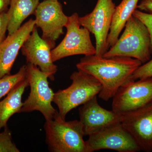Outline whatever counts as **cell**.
<instances>
[{
	"label": "cell",
	"instance_id": "obj_4",
	"mask_svg": "<svg viewBox=\"0 0 152 152\" xmlns=\"http://www.w3.org/2000/svg\"><path fill=\"white\" fill-rule=\"evenodd\" d=\"M70 79L72 84L67 88L55 93L53 100L64 119L73 109L97 96L102 88L100 83L94 77L82 71L74 72Z\"/></svg>",
	"mask_w": 152,
	"mask_h": 152
},
{
	"label": "cell",
	"instance_id": "obj_25",
	"mask_svg": "<svg viewBox=\"0 0 152 152\" xmlns=\"http://www.w3.org/2000/svg\"><path fill=\"white\" fill-rule=\"evenodd\" d=\"M44 1H58V0H44Z\"/></svg>",
	"mask_w": 152,
	"mask_h": 152
},
{
	"label": "cell",
	"instance_id": "obj_9",
	"mask_svg": "<svg viewBox=\"0 0 152 152\" xmlns=\"http://www.w3.org/2000/svg\"><path fill=\"white\" fill-rule=\"evenodd\" d=\"M35 26L42 31V37L50 46H56V42L64 34L68 17L63 12L62 6L58 1H44L39 4L35 11Z\"/></svg>",
	"mask_w": 152,
	"mask_h": 152
},
{
	"label": "cell",
	"instance_id": "obj_7",
	"mask_svg": "<svg viewBox=\"0 0 152 152\" xmlns=\"http://www.w3.org/2000/svg\"><path fill=\"white\" fill-rule=\"evenodd\" d=\"M116 6L113 0H98L89 14L79 17L80 24L94 36L96 54L103 56L109 50L107 39Z\"/></svg>",
	"mask_w": 152,
	"mask_h": 152
},
{
	"label": "cell",
	"instance_id": "obj_20",
	"mask_svg": "<svg viewBox=\"0 0 152 152\" xmlns=\"http://www.w3.org/2000/svg\"><path fill=\"white\" fill-rule=\"evenodd\" d=\"M152 77V59L142 64L131 76L129 80H137Z\"/></svg>",
	"mask_w": 152,
	"mask_h": 152
},
{
	"label": "cell",
	"instance_id": "obj_2",
	"mask_svg": "<svg viewBox=\"0 0 152 152\" xmlns=\"http://www.w3.org/2000/svg\"><path fill=\"white\" fill-rule=\"evenodd\" d=\"M122 34L104 55L106 58L129 57L145 64L151 60V37L146 26L132 15L125 25Z\"/></svg>",
	"mask_w": 152,
	"mask_h": 152
},
{
	"label": "cell",
	"instance_id": "obj_14",
	"mask_svg": "<svg viewBox=\"0 0 152 152\" xmlns=\"http://www.w3.org/2000/svg\"><path fill=\"white\" fill-rule=\"evenodd\" d=\"M35 26V20L30 19L0 44V78L10 74L19 51Z\"/></svg>",
	"mask_w": 152,
	"mask_h": 152
},
{
	"label": "cell",
	"instance_id": "obj_19",
	"mask_svg": "<svg viewBox=\"0 0 152 152\" xmlns=\"http://www.w3.org/2000/svg\"><path fill=\"white\" fill-rule=\"evenodd\" d=\"M15 144L13 141L12 134L7 126L4 130L0 132V152H20Z\"/></svg>",
	"mask_w": 152,
	"mask_h": 152
},
{
	"label": "cell",
	"instance_id": "obj_16",
	"mask_svg": "<svg viewBox=\"0 0 152 152\" xmlns=\"http://www.w3.org/2000/svg\"><path fill=\"white\" fill-rule=\"evenodd\" d=\"M139 0H122L116 6L107 39L109 48L113 45L119 37L129 18L137 9Z\"/></svg>",
	"mask_w": 152,
	"mask_h": 152
},
{
	"label": "cell",
	"instance_id": "obj_8",
	"mask_svg": "<svg viewBox=\"0 0 152 152\" xmlns=\"http://www.w3.org/2000/svg\"><path fill=\"white\" fill-rule=\"evenodd\" d=\"M112 110L122 115L142 107L152 101V77L129 80L113 98Z\"/></svg>",
	"mask_w": 152,
	"mask_h": 152
},
{
	"label": "cell",
	"instance_id": "obj_12",
	"mask_svg": "<svg viewBox=\"0 0 152 152\" xmlns=\"http://www.w3.org/2000/svg\"><path fill=\"white\" fill-rule=\"evenodd\" d=\"M79 113L85 136L91 135L121 123V115L101 107L97 96L82 105L79 108Z\"/></svg>",
	"mask_w": 152,
	"mask_h": 152
},
{
	"label": "cell",
	"instance_id": "obj_5",
	"mask_svg": "<svg viewBox=\"0 0 152 152\" xmlns=\"http://www.w3.org/2000/svg\"><path fill=\"white\" fill-rule=\"evenodd\" d=\"M26 77L30 87L27 99L23 102L20 113L38 111L42 114L46 121L54 119L58 111L52 105L55 93L49 86L50 74L42 72L37 66L27 63Z\"/></svg>",
	"mask_w": 152,
	"mask_h": 152
},
{
	"label": "cell",
	"instance_id": "obj_17",
	"mask_svg": "<svg viewBox=\"0 0 152 152\" xmlns=\"http://www.w3.org/2000/svg\"><path fill=\"white\" fill-rule=\"evenodd\" d=\"M40 0H11L7 12L8 35L16 31L28 17L34 14Z\"/></svg>",
	"mask_w": 152,
	"mask_h": 152
},
{
	"label": "cell",
	"instance_id": "obj_21",
	"mask_svg": "<svg viewBox=\"0 0 152 152\" xmlns=\"http://www.w3.org/2000/svg\"><path fill=\"white\" fill-rule=\"evenodd\" d=\"M133 15L142 22L148 31L151 37V49L152 54V14L136 10L133 13Z\"/></svg>",
	"mask_w": 152,
	"mask_h": 152
},
{
	"label": "cell",
	"instance_id": "obj_24",
	"mask_svg": "<svg viewBox=\"0 0 152 152\" xmlns=\"http://www.w3.org/2000/svg\"><path fill=\"white\" fill-rule=\"evenodd\" d=\"M11 0H0V14L7 12Z\"/></svg>",
	"mask_w": 152,
	"mask_h": 152
},
{
	"label": "cell",
	"instance_id": "obj_1",
	"mask_svg": "<svg viewBox=\"0 0 152 152\" xmlns=\"http://www.w3.org/2000/svg\"><path fill=\"white\" fill-rule=\"evenodd\" d=\"M142 64L139 60L129 57L106 58L93 55L82 58L76 67L78 70L98 80L102 87L99 97L107 101L113 98L120 87L129 80Z\"/></svg>",
	"mask_w": 152,
	"mask_h": 152
},
{
	"label": "cell",
	"instance_id": "obj_11",
	"mask_svg": "<svg viewBox=\"0 0 152 152\" xmlns=\"http://www.w3.org/2000/svg\"><path fill=\"white\" fill-rule=\"evenodd\" d=\"M121 124L141 151H152V101L142 107L122 115Z\"/></svg>",
	"mask_w": 152,
	"mask_h": 152
},
{
	"label": "cell",
	"instance_id": "obj_13",
	"mask_svg": "<svg viewBox=\"0 0 152 152\" xmlns=\"http://www.w3.org/2000/svg\"><path fill=\"white\" fill-rule=\"evenodd\" d=\"M52 50L49 44L39 35L36 26L21 49L27 63L37 66L42 72L50 74L51 80H54L58 66L52 60Z\"/></svg>",
	"mask_w": 152,
	"mask_h": 152
},
{
	"label": "cell",
	"instance_id": "obj_10",
	"mask_svg": "<svg viewBox=\"0 0 152 152\" xmlns=\"http://www.w3.org/2000/svg\"><path fill=\"white\" fill-rule=\"evenodd\" d=\"M86 142L88 152L104 149L119 152H137L141 151L135 140L121 123L89 136Z\"/></svg>",
	"mask_w": 152,
	"mask_h": 152
},
{
	"label": "cell",
	"instance_id": "obj_23",
	"mask_svg": "<svg viewBox=\"0 0 152 152\" xmlns=\"http://www.w3.org/2000/svg\"><path fill=\"white\" fill-rule=\"evenodd\" d=\"M137 9L145 12L152 14V0H142L137 6Z\"/></svg>",
	"mask_w": 152,
	"mask_h": 152
},
{
	"label": "cell",
	"instance_id": "obj_18",
	"mask_svg": "<svg viewBox=\"0 0 152 152\" xmlns=\"http://www.w3.org/2000/svg\"><path fill=\"white\" fill-rule=\"evenodd\" d=\"M26 65H24L20 68L16 74H10L0 78V100L18 83L26 79Z\"/></svg>",
	"mask_w": 152,
	"mask_h": 152
},
{
	"label": "cell",
	"instance_id": "obj_6",
	"mask_svg": "<svg viewBox=\"0 0 152 152\" xmlns=\"http://www.w3.org/2000/svg\"><path fill=\"white\" fill-rule=\"evenodd\" d=\"M79 17L78 14L76 12L68 17L65 26V37L51 50L52 58L54 62L71 56L96 54V48L91 40L90 32L86 28H81Z\"/></svg>",
	"mask_w": 152,
	"mask_h": 152
},
{
	"label": "cell",
	"instance_id": "obj_3",
	"mask_svg": "<svg viewBox=\"0 0 152 152\" xmlns=\"http://www.w3.org/2000/svg\"><path fill=\"white\" fill-rule=\"evenodd\" d=\"M44 127L50 152H88L80 121H66L59 114L53 119L46 121Z\"/></svg>",
	"mask_w": 152,
	"mask_h": 152
},
{
	"label": "cell",
	"instance_id": "obj_22",
	"mask_svg": "<svg viewBox=\"0 0 152 152\" xmlns=\"http://www.w3.org/2000/svg\"><path fill=\"white\" fill-rule=\"evenodd\" d=\"M8 25V18L7 13L0 14V44L5 39Z\"/></svg>",
	"mask_w": 152,
	"mask_h": 152
},
{
	"label": "cell",
	"instance_id": "obj_15",
	"mask_svg": "<svg viewBox=\"0 0 152 152\" xmlns=\"http://www.w3.org/2000/svg\"><path fill=\"white\" fill-rule=\"evenodd\" d=\"M29 83L27 77L11 90L3 100L0 101V130L7 126V123L13 115L20 113L23 107L22 96Z\"/></svg>",
	"mask_w": 152,
	"mask_h": 152
}]
</instances>
